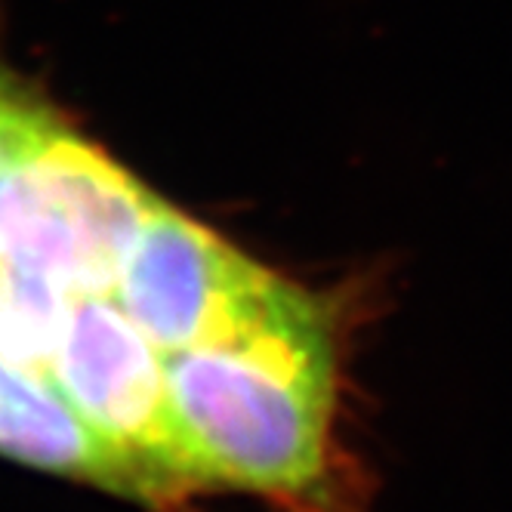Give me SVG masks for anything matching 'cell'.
I'll use <instances>...</instances> for the list:
<instances>
[{
	"label": "cell",
	"mask_w": 512,
	"mask_h": 512,
	"mask_svg": "<svg viewBox=\"0 0 512 512\" xmlns=\"http://www.w3.org/2000/svg\"><path fill=\"white\" fill-rule=\"evenodd\" d=\"M68 297L65 287L44 275L0 266V358L50 377L75 309Z\"/></svg>",
	"instance_id": "obj_6"
},
{
	"label": "cell",
	"mask_w": 512,
	"mask_h": 512,
	"mask_svg": "<svg viewBox=\"0 0 512 512\" xmlns=\"http://www.w3.org/2000/svg\"><path fill=\"white\" fill-rule=\"evenodd\" d=\"M167 398L198 482L312 500L324 479L334 346L219 343L164 355Z\"/></svg>",
	"instance_id": "obj_1"
},
{
	"label": "cell",
	"mask_w": 512,
	"mask_h": 512,
	"mask_svg": "<svg viewBox=\"0 0 512 512\" xmlns=\"http://www.w3.org/2000/svg\"><path fill=\"white\" fill-rule=\"evenodd\" d=\"M155 204L130 173L56 127L0 173V266L75 297H112Z\"/></svg>",
	"instance_id": "obj_2"
},
{
	"label": "cell",
	"mask_w": 512,
	"mask_h": 512,
	"mask_svg": "<svg viewBox=\"0 0 512 512\" xmlns=\"http://www.w3.org/2000/svg\"><path fill=\"white\" fill-rule=\"evenodd\" d=\"M263 266L158 201L127 253L118 306L161 355L223 340Z\"/></svg>",
	"instance_id": "obj_4"
},
{
	"label": "cell",
	"mask_w": 512,
	"mask_h": 512,
	"mask_svg": "<svg viewBox=\"0 0 512 512\" xmlns=\"http://www.w3.org/2000/svg\"><path fill=\"white\" fill-rule=\"evenodd\" d=\"M50 380L102 442L139 469L152 500L201 485L170 411L164 355L121 306L78 297Z\"/></svg>",
	"instance_id": "obj_3"
},
{
	"label": "cell",
	"mask_w": 512,
	"mask_h": 512,
	"mask_svg": "<svg viewBox=\"0 0 512 512\" xmlns=\"http://www.w3.org/2000/svg\"><path fill=\"white\" fill-rule=\"evenodd\" d=\"M0 454L108 491L152 500L139 469L84 423L50 377L0 358Z\"/></svg>",
	"instance_id": "obj_5"
}]
</instances>
